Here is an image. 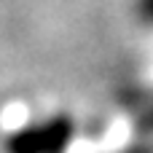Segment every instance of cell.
Here are the masks:
<instances>
[{
	"mask_svg": "<svg viewBox=\"0 0 153 153\" xmlns=\"http://www.w3.org/2000/svg\"><path fill=\"white\" fill-rule=\"evenodd\" d=\"M140 16L153 24V0H140Z\"/></svg>",
	"mask_w": 153,
	"mask_h": 153,
	"instance_id": "cell-2",
	"label": "cell"
},
{
	"mask_svg": "<svg viewBox=\"0 0 153 153\" xmlns=\"http://www.w3.org/2000/svg\"><path fill=\"white\" fill-rule=\"evenodd\" d=\"M70 140V124L54 121L43 126H30L11 140V153H62Z\"/></svg>",
	"mask_w": 153,
	"mask_h": 153,
	"instance_id": "cell-1",
	"label": "cell"
}]
</instances>
